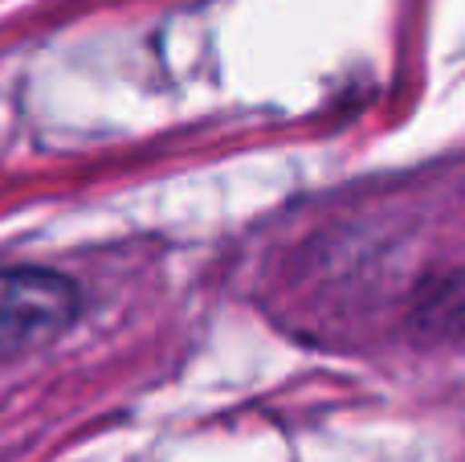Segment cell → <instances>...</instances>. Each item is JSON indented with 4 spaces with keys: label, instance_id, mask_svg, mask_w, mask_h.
<instances>
[{
    "label": "cell",
    "instance_id": "6da1fadb",
    "mask_svg": "<svg viewBox=\"0 0 465 462\" xmlns=\"http://www.w3.org/2000/svg\"><path fill=\"white\" fill-rule=\"evenodd\" d=\"M78 311L82 291L74 278L41 266H0V357L57 340Z\"/></svg>",
    "mask_w": 465,
    "mask_h": 462
}]
</instances>
